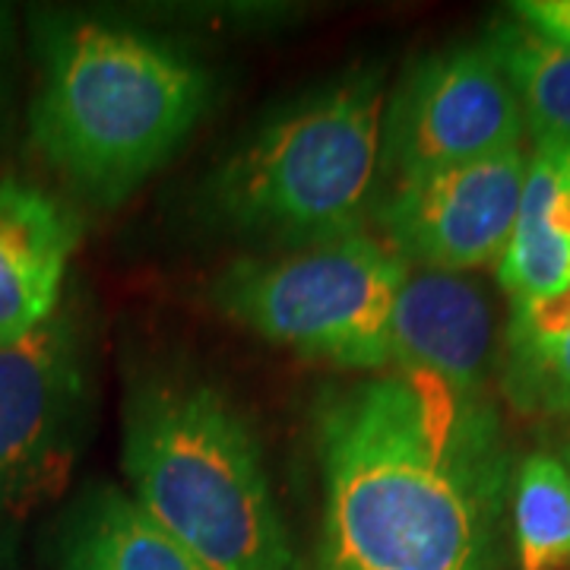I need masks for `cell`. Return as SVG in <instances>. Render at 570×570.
I'll use <instances>...</instances> for the list:
<instances>
[{"label": "cell", "mask_w": 570, "mask_h": 570, "mask_svg": "<svg viewBox=\"0 0 570 570\" xmlns=\"http://www.w3.org/2000/svg\"><path fill=\"white\" fill-rule=\"evenodd\" d=\"M498 387L513 412L568 425L570 422V324L551 330L508 324Z\"/></svg>", "instance_id": "cell-15"}, {"label": "cell", "mask_w": 570, "mask_h": 570, "mask_svg": "<svg viewBox=\"0 0 570 570\" xmlns=\"http://www.w3.org/2000/svg\"><path fill=\"white\" fill-rule=\"evenodd\" d=\"M13 22H17L13 7L0 3V99L7 92V73H10V55H13Z\"/></svg>", "instance_id": "cell-18"}, {"label": "cell", "mask_w": 570, "mask_h": 570, "mask_svg": "<svg viewBox=\"0 0 570 570\" xmlns=\"http://www.w3.org/2000/svg\"><path fill=\"white\" fill-rule=\"evenodd\" d=\"M510 549L517 570H570V472L551 450L517 463Z\"/></svg>", "instance_id": "cell-14"}, {"label": "cell", "mask_w": 570, "mask_h": 570, "mask_svg": "<svg viewBox=\"0 0 570 570\" xmlns=\"http://www.w3.org/2000/svg\"><path fill=\"white\" fill-rule=\"evenodd\" d=\"M314 453L307 570H508L517 460L491 396L367 374L317 400Z\"/></svg>", "instance_id": "cell-1"}, {"label": "cell", "mask_w": 570, "mask_h": 570, "mask_svg": "<svg viewBox=\"0 0 570 570\" xmlns=\"http://www.w3.org/2000/svg\"><path fill=\"white\" fill-rule=\"evenodd\" d=\"M482 39L517 92L532 140L570 149V45L508 10L491 20Z\"/></svg>", "instance_id": "cell-13"}, {"label": "cell", "mask_w": 570, "mask_h": 570, "mask_svg": "<svg viewBox=\"0 0 570 570\" xmlns=\"http://www.w3.org/2000/svg\"><path fill=\"white\" fill-rule=\"evenodd\" d=\"M564 466H568L570 472V422L568 425H561V431H558V444H554V450H551Z\"/></svg>", "instance_id": "cell-19"}, {"label": "cell", "mask_w": 570, "mask_h": 570, "mask_svg": "<svg viewBox=\"0 0 570 570\" xmlns=\"http://www.w3.org/2000/svg\"><path fill=\"white\" fill-rule=\"evenodd\" d=\"M523 111L489 41L438 48L400 77L384 108V184L523 146Z\"/></svg>", "instance_id": "cell-7"}, {"label": "cell", "mask_w": 570, "mask_h": 570, "mask_svg": "<svg viewBox=\"0 0 570 570\" xmlns=\"http://www.w3.org/2000/svg\"><path fill=\"white\" fill-rule=\"evenodd\" d=\"M501 336L489 285L475 273L409 266L390 317L387 374L431 377L466 396H489Z\"/></svg>", "instance_id": "cell-9"}, {"label": "cell", "mask_w": 570, "mask_h": 570, "mask_svg": "<svg viewBox=\"0 0 570 570\" xmlns=\"http://www.w3.org/2000/svg\"><path fill=\"white\" fill-rule=\"evenodd\" d=\"M564 163L561 146L535 142L530 153L527 184L510 242L498 261V285L510 307L532 305L558 295L570 283V242L551 225V204Z\"/></svg>", "instance_id": "cell-12"}, {"label": "cell", "mask_w": 570, "mask_h": 570, "mask_svg": "<svg viewBox=\"0 0 570 570\" xmlns=\"http://www.w3.org/2000/svg\"><path fill=\"white\" fill-rule=\"evenodd\" d=\"M409 264L381 235L247 254L209 288L228 321L311 362L387 374L390 317Z\"/></svg>", "instance_id": "cell-5"}, {"label": "cell", "mask_w": 570, "mask_h": 570, "mask_svg": "<svg viewBox=\"0 0 570 570\" xmlns=\"http://www.w3.org/2000/svg\"><path fill=\"white\" fill-rule=\"evenodd\" d=\"M82 225L55 194L0 178V346L41 326L63 302Z\"/></svg>", "instance_id": "cell-10"}, {"label": "cell", "mask_w": 570, "mask_h": 570, "mask_svg": "<svg viewBox=\"0 0 570 570\" xmlns=\"http://www.w3.org/2000/svg\"><path fill=\"white\" fill-rule=\"evenodd\" d=\"M551 225L564 242H570V149H564V163H561V175H558V190H554V204H551Z\"/></svg>", "instance_id": "cell-17"}, {"label": "cell", "mask_w": 570, "mask_h": 570, "mask_svg": "<svg viewBox=\"0 0 570 570\" xmlns=\"http://www.w3.org/2000/svg\"><path fill=\"white\" fill-rule=\"evenodd\" d=\"M508 13L530 22L532 29L546 32L551 39L570 45V0H517L510 3Z\"/></svg>", "instance_id": "cell-16"}, {"label": "cell", "mask_w": 570, "mask_h": 570, "mask_svg": "<svg viewBox=\"0 0 570 570\" xmlns=\"http://www.w3.org/2000/svg\"><path fill=\"white\" fill-rule=\"evenodd\" d=\"M39 86L29 134L82 200L121 206L209 111L204 61L130 22L89 10H36Z\"/></svg>", "instance_id": "cell-2"}, {"label": "cell", "mask_w": 570, "mask_h": 570, "mask_svg": "<svg viewBox=\"0 0 570 570\" xmlns=\"http://www.w3.org/2000/svg\"><path fill=\"white\" fill-rule=\"evenodd\" d=\"M51 570H206L178 539L115 485H89L63 510Z\"/></svg>", "instance_id": "cell-11"}, {"label": "cell", "mask_w": 570, "mask_h": 570, "mask_svg": "<svg viewBox=\"0 0 570 570\" xmlns=\"http://www.w3.org/2000/svg\"><path fill=\"white\" fill-rule=\"evenodd\" d=\"M530 153L513 146L479 163L384 184L371 223L409 266L479 273L498 266L520 213Z\"/></svg>", "instance_id": "cell-8"}, {"label": "cell", "mask_w": 570, "mask_h": 570, "mask_svg": "<svg viewBox=\"0 0 570 570\" xmlns=\"http://www.w3.org/2000/svg\"><path fill=\"white\" fill-rule=\"evenodd\" d=\"M92 403V340L77 298L0 346V520L67 482Z\"/></svg>", "instance_id": "cell-6"}, {"label": "cell", "mask_w": 570, "mask_h": 570, "mask_svg": "<svg viewBox=\"0 0 570 570\" xmlns=\"http://www.w3.org/2000/svg\"><path fill=\"white\" fill-rule=\"evenodd\" d=\"M130 494L206 570H292V539L245 412L190 367H142L124 393Z\"/></svg>", "instance_id": "cell-3"}, {"label": "cell", "mask_w": 570, "mask_h": 570, "mask_svg": "<svg viewBox=\"0 0 570 570\" xmlns=\"http://www.w3.org/2000/svg\"><path fill=\"white\" fill-rule=\"evenodd\" d=\"M387 92V70L362 63L273 111L213 165L200 216L261 254L367 232L384 190Z\"/></svg>", "instance_id": "cell-4"}]
</instances>
